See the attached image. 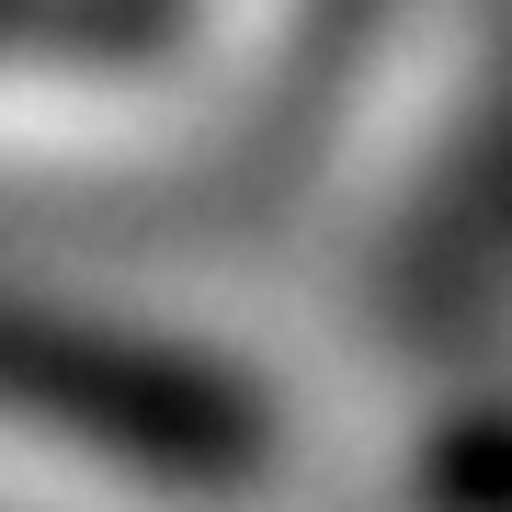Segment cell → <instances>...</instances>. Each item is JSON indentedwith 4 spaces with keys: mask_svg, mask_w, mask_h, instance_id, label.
I'll return each instance as SVG.
<instances>
[{
    "mask_svg": "<svg viewBox=\"0 0 512 512\" xmlns=\"http://www.w3.org/2000/svg\"><path fill=\"white\" fill-rule=\"evenodd\" d=\"M0 399L69 421V433L114 444V456L194 467V478L251 444V421H239L205 376L160 365V353H103L92 330H57V319H23V308H0Z\"/></svg>",
    "mask_w": 512,
    "mask_h": 512,
    "instance_id": "cell-1",
    "label": "cell"
}]
</instances>
